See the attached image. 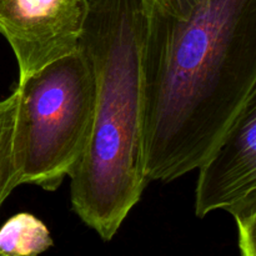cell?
<instances>
[{
  "instance_id": "obj_7",
  "label": "cell",
  "mask_w": 256,
  "mask_h": 256,
  "mask_svg": "<svg viewBox=\"0 0 256 256\" xmlns=\"http://www.w3.org/2000/svg\"><path fill=\"white\" fill-rule=\"evenodd\" d=\"M16 92L0 100V208L15 188L20 186L14 159Z\"/></svg>"
},
{
  "instance_id": "obj_4",
  "label": "cell",
  "mask_w": 256,
  "mask_h": 256,
  "mask_svg": "<svg viewBox=\"0 0 256 256\" xmlns=\"http://www.w3.org/2000/svg\"><path fill=\"white\" fill-rule=\"evenodd\" d=\"M90 0H0V34L19 66V80L79 49Z\"/></svg>"
},
{
  "instance_id": "obj_9",
  "label": "cell",
  "mask_w": 256,
  "mask_h": 256,
  "mask_svg": "<svg viewBox=\"0 0 256 256\" xmlns=\"http://www.w3.org/2000/svg\"><path fill=\"white\" fill-rule=\"evenodd\" d=\"M0 256H6V255H5V254H2V252H0Z\"/></svg>"
},
{
  "instance_id": "obj_10",
  "label": "cell",
  "mask_w": 256,
  "mask_h": 256,
  "mask_svg": "<svg viewBox=\"0 0 256 256\" xmlns=\"http://www.w3.org/2000/svg\"><path fill=\"white\" fill-rule=\"evenodd\" d=\"M146 2H148V0H146Z\"/></svg>"
},
{
  "instance_id": "obj_2",
  "label": "cell",
  "mask_w": 256,
  "mask_h": 256,
  "mask_svg": "<svg viewBox=\"0 0 256 256\" xmlns=\"http://www.w3.org/2000/svg\"><path fill=\"white\" fill-rule=\"evenodd\" d=\"M145 0H90L80 45L95 78L92 132L70 174V200L110 242L149 184L145 168Z\"/></svg>"
},
{
  "instance_id": "obj_1",
  "label": "cell",
  "mask_w": 256,
  "mask_h": 256,
  "mask_svg": "<svg viewBox=\"0 0 256 256\" xmlns=\"http://www.w3.org/2000/svg\"><path fill=\"white\" fill-rule=\"evenodd\" d=\"M142 69L146 175L169 182L199 169L254 89L256 0H148Z\"/></svg>"
},
{
  "instance_id": "obj_5",
  "label": "cell",
  "mask_w": 256,
  "mask_h": 256,
  "mask_svg": "<svg viewBox=\"0 0 256 256\" xmlns=\"http://www.w3.org/2000/svg\"><path fill=\"white\" fill-rule=\"evenodd\" d=\"M256 208V84L210 156L199 166L195 214L225 210L234 219Z\"/></svg>"
},
{
  "instance_id": "obj_8",
  "label": "cell",
  "mask_w": 256,
  "mask_h": 256,
  "mask_svg": "<svg viewBox=\"0 0 256 256\" xmlns=\"http://www.w3.org/2000/svg\"><path fill=\"white\" fill-rule=\"evenodd\" d=\"M235 222L239 232L240 256H256V208Z\"/></svg>"
},
{
  "instance_id": "obj_3",
  "label": "cell",
  "mask_w": 256,
  "mask_h": 256,
  "mask_svg": "<svg viewBox=\"0 0 256 256\" xmlns=\"http://www.w3.org/2000/svg\"><path fill=\"white\" fill-rule=\"evenodd\" d=\"M14 92L19 185L55 192L78 165L92 132L95 78L89 58L79 46L20 79Z\"/></svg>"
},
{
  "instance_id": "obj_6",
  "label": "cell",
  "mask_w": 256,
  "mask_h": 256,
  "mask_svg": "<svg viewBox=\"0 0 256 256\" xmlns=\"http://www.w3.org/2000/svg\"><path fill=\"white\" fill-rule=\"evenodd\" d=\"M52 245L46 225L29 212L12 215L0 228V252L6 256H38Z\"/></svg>"
}]
</instances>
